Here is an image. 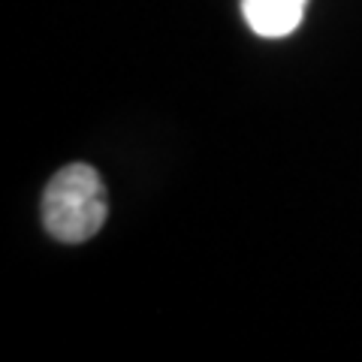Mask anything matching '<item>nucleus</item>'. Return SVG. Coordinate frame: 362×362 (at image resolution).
I'll return each instance as SVG.
<instances>
[{
    "instance_id": "1",
    "label": "nucleus",
    "mask_w": 362,
    "mask_h": 362,
    "mask_svg": "<svg viewBox=\"0 0 362 362\" xmlns=\"http://www.w3.org/2000/svg\"><path fill=\"white\" fill-rule=\"evenodd\" d=\"M109 218V197L94 166L70 163L54 173L42 194V223L52 239L82 245L103 230Z\"/></svg>"
},
{
    "instance_id": "2",
    "label": "nucleus",
    "mask_w": 362,
    "mask_h": 362,
    "mask_svg": "<svg viewBox=\"0 0 362 362\" xmlns=\"http://www.w3.org/2000/svg\"><path fill=\"white\" fill-rule=\"evenodd\" d=\"M308 0H242V16L257 37H290L302 25Z\"/></svg>"
}]
</instances>
